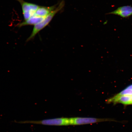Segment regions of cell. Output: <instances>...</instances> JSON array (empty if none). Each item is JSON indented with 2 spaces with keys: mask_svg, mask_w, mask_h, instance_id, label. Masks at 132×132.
Here are the masks:
<instances>
[{
  "mask_svg": "<svg viewBox=\"0 0 132 132\" xmlns=\"http://www.w3.org/2000/svg\"><path fill=\"white\" fill-rule=\"evenodd\" d=\"M65 2L63 0L54 10L52 11L48 15L46 16L43 21L38 24L34 26L32 33L29 37L26 39V42H28L30 41L33 40L38 33L49 24L55 15L63 8L65 6Z\"/></svg>",
  "mask_w": 132,
  "mask_h": 132,
  "instance_id": "obj_1",
  "label": "cell"
},
{
  "mask_svg": "<svg viewBox=\"0 0 132 132\" xmlns=\"http://www.w3.org/2000/svg\"><path fill=\"white\" fill-rule=\"evenodd\" d=\"M14 122L19 123H31L49 126H67L71 125L70 118H58L51 119H44L38 121L26 120V121H16Z\"/></svg>",
  "mask_w": 132,
  "mask_h": 132,
  "instance_id": "obj_2",
  "label": "cell"
},
{
  "mask_svg": "<svg viewBox=\"0 0 132 132\" xmlns=\"http://www.w3.org/2000/svg\"><path fill=\"white\" fill-rule=\"evenodd\" d=\"M17 1L21 6L24 21L27 20L34 15L39 6L37 4L26 2L23 0Z\"/></svg>",
  "mask_w": 132,
  "mask_h": 132,
  "instance_id": "obj_3",
  "label": "cell"
},
{
  "mask_svg": "<svg viewBox=\"0 0 132 132\" xmlns=\"http://www.w3.org/2000/svg\"><path fill=\"white\" fill-rule=\"evenodd\" d=\"M71 125H80L89 124L107 121H113L109 119L97 118H92L75 117L70 118Z\"/></svg>",
  "mask_w": 132,
  "mask_h": 132,
  "instance_id": "obj_4",
  "label": "cell"
},
{
  "mask_svg": "<svg viewBox=\"0 0 132 132\" xmlns=\"http://www.w3.org/2000/svg\"><path fill=\"white\" fill-rule=\"evenodd\" d=\"M107 103L115 104L121 103L125 105L132 104V95H120L117 94L114 96L108 99Z\"/></svg>",
  "mask_w": 132,
  "mask_h": 132,
  "instance_id": "obj_5",
  "label": "cell"
},
{
  "mask_svg": "<svg viewBox=\"0 0 132 132\" xmlns=\"http://www.w3.org/2000/svg\"><path fill=\"white\" fill-rule=\"evenodd\" d=\"M107 14H113L120 16L123 18L130 17L132 15V6H120L115 10Z\"/></svg>",
  "mask_w": 132,
  "mask_h": 132,
  "instance_id": "obj_6",
  "label": "cell"
},
{
  "mask_svg": "<svg viewBox=\"0 0 132 132\" xmlns=\"http://www.w3.org/2000/svg\"><path fill=\"white\" fill-rule=\"evenodd\" d=\"M57 7V5L49 7L39 6L34 15L40 17L45 18L54 10Z\"/></svg>",
  "mask_w": 132,
  "mask_h": 132,
  "instance_id": "obj_7",
  "label": "cell"
},
{
  "mask_svg": "<svg viewBox=\"0 0 132 132\" xmlns=\"http://www.w3.org/2000/svg\"><path fill=\"white\" fill-rule=\"evenodd\" d=\"M45 18L40 17V16L34 15L27 20L24 21L23 22L18 24V27H21L26 26H35L42 22L44 20Z\"/></svg>",
  "mask_w": 132,
  "mask_h": 132,
  "instance_id": "obj_8",
  "label": "cell"
}]
</instances>
